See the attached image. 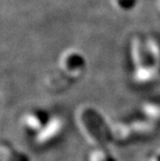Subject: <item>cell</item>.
Masks as SVG:
<instances>
[{
    "label": "cell",
    "mask_w": 160,
    "mask_h": 161,
    "mask_svg": "<svg viewBox=\"0 0 160 161\" xmlns=\"http://www.w3.org/2000/svg\"><path fill=\"white\" fill-rule=\"evenodd\" d=\"M159 79L160 72L154 64L133 68V70H132L131 80L137 86H151Z\"/></svg>",
    "instance_id": "obj_5"
},
{
    "label": "cell",
    "mask_w": 160,
    "mask_h": 161,
    "mask_svg": "<svg viewBox=\"0 0 160 161\" xmlns=\"http://www.w3.org/2000/svg\"><path fill=\"white\" fill-rule=\"evenodd\" d=\"M148 161H160V150L152 154V156L149 157Z\"/></svg>",
    "instance_id": "obj_12"
},
{
    "label": "cell",
    "mask_w": 160,
    "mask_h": 161,
    "mask_svg": "<svg viewBox=\"0 0 160 161\" xmlns=\"http://www.w3.org/2000/svg\"><path fill=\"white\" fill-rule=\"evenodd\" d=\"M141 112L142 118L149 119L158 127L160 126V102L145 101L141 104Z\"/></svg>",
    "instance_id": "obj_8"
},
{
    "label": "cell",
    "mask_w": 160,
    "mask_h": 161,
    "mask_svg": "<svg viewBox=\"0 0 160 161\" xmlns=\"http://www.w3.org/2000/svg\"><path fill=\"white\" fill-rule=\"evenodd\" d=\"M86 69V57L77 48H68L57 58V71L71 82L79 80Z\"/></svg>",
    "instance_id": "obj_1"
},
{
    "label": "cell",
    "mask_w": 160,
    "mask_h": 161,
    "mask_svg": "<svg viewBox=\"0 0 160 161\" xmlns=\"http://www.w3.org/2000/svg\"><path fill=\"white\" fill-rule=\"evenodd\" d=\"M87 161H117L113 156L103 147H96L88 153Z\"/></svg>",
    "instance_id": "obj_10"
},
{
    "label": "cell",
    "mask_w": 160,
    "mask_h": 161,
    "mask_svg": "<svg viewBox=\"0 0 160 161\" xmlns=\"http://www.w3.org/2000/svg\"><path fill=\"white\" fill-rule=\"evenodd\" d=\"M50 114L42 108H30L20 118V127L28 134L36 135L49 121Z\"/></svg>",
    "instance_id": "obj_3"
},
{
    "label": "cell",
    "mask_w": 160,
    "mask_h": 161,
    "mask_svg": "<svg viewBox=\"0 0 160 161\" xmlns=\"http://www.w3.org/2000/svg\"><path fill=\"white\" fill-rule=\"evenodd\" d=\"M0 158L1 161H30L26 153L14 148L9 143H1L0 148Z\"/></svg>",
    "instance_id": "obj_9"
},
{
    "label": "cell",
    "mask_w": 160,
    "mask_h": 161,
    "mask_svg": "<svg viewBox=\"0 0 160 161\" xmlns=\"http://www.w3.org/2000/svg\"><path fill=\"white\" fill-rule=\"evenodd\" d=\"M129 58L133 68L154 64L148 51L146 41L139 36H134L131 39L129 46Z\"/></svg>",
    "instance_id": "obj_4"
},
{
    "label": "cell",
    "mask_w": 160,
    "mask_h": 161,
    "mask_svg": "<svg viewBox=\"0 0 160 161\" xmlns=\"http://www.w3.org/2000/svg\"><path fill=\"white\" fill-rule=\"evenodd\" d=\"M111 139L119 143H126L135 139L130 122H118L110 126Z\"/></svg>",
    "instance_id": "obj_7"
},
{
    "label": "cell",
    "mask_w": 160,
    "mask_h": 161,
    "mask_svg": "<svg viewBox=\"0 0 160 161\" xmlns=\"http://www.w3.org/2000/svg\"><path fill=\"white\" fill-rule=\"evenodd\" d=\"M146 45H147L148 51L151 55L153 63L157 64L160 61V40L155 36H149L146 40Z\"/></svg>",
    "instance_id": "obj_11"
},
{
    "label": "cell",
    "mask_w": 160,
    "mask_h": 161,
    "mask_svg": "<svg viewBox=\"0 0 160 161\" xmlns=\"http://www.w3.org/2000/svg\"><path fill=\"white\" fill-rule=\"evenodd\" d=\"M155 66L158 68V70H159V72H160V61H159V63H157V64H155Z\"/></svg>",
    "instance_id": "obj_13"
},
{
    "label": "cell",
    "mask_w": 160,
    "mask_h": 161,
    "mask_svg": "<svg viewBox=\"0 0 160 161\" xmlns=\"http://www.w3.org/2000/svg\"><path fill=\"white\" fill-rule=\"evenodd\" d=\"M135 138H150L157 133L158 126L145 118L135 119L130 122Z\"/></svg>",
    "instance_id": "obj_6"
},
{
    "label": "cell",
    "mask_w": 160,
    "mask_h": 161,
    "mask_svg": "<svg viewBox=\"0 0 160 161\" xmlns=\"http://www.w3.org/2000/svg\"><path fill=\"white\" fill-rule=\"evenodd\" d=\"M66 131V121L62 115L53 114L44 128L33 136V142L39 148H45L56 142Z\"/></svg>",
    "instance_id": "obj_2"
}]
</instances>
